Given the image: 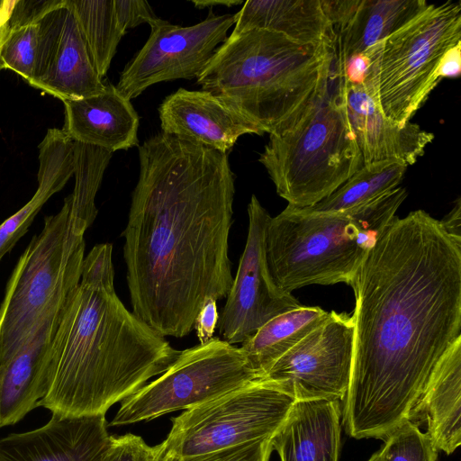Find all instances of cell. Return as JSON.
I'll use <instances>...</instances> for the list:
<instances>
[{
  "label": "cell",
  "mask_w": 461,
  "mask_h": 461,
  "mask_svg": "<svg viewBox=\"0 0 461 461\" xmlns=\"http://www.w3.org/2000/svg\"><path fill=\"white\" fill-rule=\"evenodd\" d=\"M446 232L455 240H461V200L457 198L454 208L439 221Z\"/></svg>",
  "instance_id": "d590c367"
},
{
  "label": "cell",
  "mask_w": 461,
  "mask_h": 461,
  "mask_svg": "<svg viewBox=\"0 0 461 461\" xmlns=\"http://www.w3.org/2000/svg\"><path fill=\"white\" fill-rule=\"evenodd\" d=\"M234 16L235 26L229 37L263 30L301 44H336L321 0H248Z\"/></svg>",
  "instance_id": "603a6c76"
},
{
  "label": "cell",
  "mask_w": 461,
  "mask_h": 461,
  "mask_svg": "<svg viewBox=\"0 0 461 461\" xmlns=\"http://www.w3.org/2000/svg\"><path fill=\"white\" fill-rule=\"evenodd\" d=\"M294 399L258 380L172 419L163 454L182 458L270 438Z\"/></svg>",
  "instance_id": "30bf717a"
},
{
  "label": "cell",
  "mask_w": 461,
  "mask_h": 461,
  "mask_svg": "<svg viewBox=\"0 0 461 461\" xmlns=\"http://www.w3.org/2000/svg\"><path fill=\"white\" fill-rule=\"evenodd\" d=\"M367 461H382L379 451L375 453Z\"/></svg>",
  "instance_id": "f35d334b"
},
{
  "label": "cell",
  "mask_w": 461,
  "mask_h": 461,
  "mask_svg": "<svg viewBox=\"0 0 461 461\" xmlns=\"http://www.w3.org/2000/svg\"><path fill=\"white\" fill-rule=\"evenodd\" d=\"M354 353L343 425L384 439L410 420L429 376L461 340V240L423 210L397 215L350 285Z\"/></svg>",
  "instance_id": "6da1fadb"
},
{
  "label": "cell",
  "mask_w": 461,
  "mask_h": 461,
  "mask_svg": "<svg viewBox=\"0 0 461 461\" xmlns=\"http://www.w3.org/2000/svg\"><path fill=\"white\" fill-rule=\"evenodd\" d=\"M337 75L341 81L346 111L364 165L384 160H399L407 167L414 164L424 154L434 134L416 123H398L387 118L364 84H352Z\"/></svg>",
  "instance_id": "2e32d148"
},
{
  "label": "cell",
  "mask_w": 461,
  "mask_h": 461,
  "mask_svg": "<svg viewBox=\"0 0 461 461\" xmlns=\"http://www.w3.org/2000/svg\"><path fill=\"white\" fill-rule=\"evenodd\" d=\"M113 3L117 21L124 33L142 23L150 26L159 19L147 1L113 0Z\"/></svg>",
  "instance_id": "d6a6232c"
},
{
  "label": "cell",
  "mask_w": 461,
  "mask_h": 461,
  "mask_svg": "<svg viewBox=\"0 0 461 461\" xmlns=\"http://www.w3.org/2000/svg\"><path fill=\"white\" fill-rule=\"evenodd\" d=\"M406 168L399 160L365 164L329 196L311 207L298 209L307 213H326L365 204L398 187Z\"/></svg>",
  "instance_id": "484cf974"
},
{
  "label": "cell",
  "mask_w": 461,
  "mask_h": 461,
  "mask_svg": "<svg viewBox=\"0 0 461 461\" xmlns=\"http://www.w3.org/2000/svg\"><path fill=\"white\" fill-rule=\"evenodd\" d=\"M461 72V42L450 48L443 56L438 75L440 79L456 77Z\"/></svg>",
  "instance_id": "e575fe53"
},
{
  "label": "cell",
  "mask_w": 461,
  "mask_h": 461,
  "mask_svg": "<svg viewBox=\"0 0 461 461\" xmlns=\"http://www.w3.org/2000/svg\"><path fill=\"white\" fill-rule=\"evenodd\" d=\"M336 35V64L365 53L422 14L425 0H321Z\"/></svg>",
  "instance_id": "ac0fdd59"
},
{
  "label": "cell",
  "mask_w": 461,
  "mask_h": 461,
  "mask_svg": "<svg viewBox=\"0 0 461 461\" xmlns=\"http://www.w3.org/2000/svg\"><path fill=\"white\" fill-rule=\"evenodd\" d=\"M16 0H0V51L9 28V21Z\"/></svg>",
  "instance_id": "8d00e7d4"
},
{
  "label": "cell",
  "mask_w": 461,
  "mask_h": 461,
  "mask_svg": "<svg viewBox=\"0 0 461 461\" xmlns=\"http://www.w3.org/2000/svg\"><path fill=\"white\" fill-rule=\"evenodd\" d=\"M162 133L227 153L248 133L262 135L252 122L205 91L179 88L158 107Z\"/></svg>",
  "instance_id": "e0dca14e"
},
{
  "label": "cell",
  "mask_w": 461,
  "mask_h": 461,
  "mask_svg": "<svg viewBox=\"0 0 461 461\" xmlns=\"http://www.w3.org/2000/svg\"><path fill=\"white\" fill-rule=\"evenodd\" d=\"M407 196L396 187L349 210L307 213L287 205L269 218L264 237L269 276L292 294L310 285H351L369 249Z\"/></svg>",
  "instance_id": "5b68a950"
},
{
  "label": "cell",
  "mask_w": 461,
  "mask_h": 461,
  "mask_svg": "<svg viewBox=\"0 0 461 461\" xmlns=\"http://www.w3.org/2000/svg\"><path fill=\"white\" fill-rule=\"evenodd\" d=\"M85 233L67 196L56 214L45 217L42 230L19 258L0 304V365L62 310L79 284Z\"/></svg>",
  "instance_id": "52a82bcc"
},
{
  "label": "cell",
  "mask_w": 461,
  "mask_h": 461,
  "mask_svg": "<svg viewBox=\"0 0 461 461\" xmlns=\"http://www.w3.org/2000/svg\"><path fill=\"white\" fill-rule=\"evenodd\" d=\"M48 0H16L0 51V70L14 71L28 84L34 75L39 18Z\"/></svg>",
  "instance_id": "83f0119b"
},
{
  "label": "cell",
  "mask_w": 461,
  "mask_h": 461,
  "mask_svg": "<svg viewBox=\"0 0 461 461\" xmlns=\"http://www.w3.org/2000/svg\"><path fill=\"white\" fill-rule=\"evenodd\" d=\"M74 145L75 185L68 198L73 217L86 231L97 215L95 195L113 152L75 141Z\"/></svg>",
  "instance_id": "f1b7e54d"
},
{
  "label": "cell",
  "mask_w": 461,
  "mask_h": 461,
  "mask_svg": "<svg viewBox=\"0 0 461 461\" xmlns=\"http://www.w3.org/2000/svg\"><path fill=\"white\" fill-rule=\"evenodd\" d=\"M163 452V443L149 446L134 434L111 436L110 446L103 461H158Z\"/></svg>",
  "instance_id": "1f68e13d"
},
{
  "label": "cell",
  "mask_w": 461,
  "mask_h": 461,
  "mask_svg": "<svg viewBox=\"0 0 461 461\" xmlns=\"http://www.w3.org/2000/svg\"><path fill=\"white\" fill-rule=\"evenodd\" d=\"M179 354L122 303L113 245L97 244L85 256L79 284L62 309L50 348L51 385L39 406L61 416L105 414Z\"/></svg>",
  "instance_id": "3957f363"
},
{
  "label": "cell",
  "mask_w": 461,
  "mask_h": 461,
  "mask_svg": "<svg viewBox=\"0 0 461 461\" xmlns=\"http://www.w3.org/2000/svg\"><path fill=\"white\" fill-rule=\"evenodd\" d=\"M74 141L59 129H49L39 145L38 188L31 200L0 224V260L27 232L43 204L74 175Z\"/></svg>",
  "instance_id": "cb8c5ba5"
},
{
  "label": "cell",
  "mask_w": 461,
  "mask_h": 461,
  "mask_svg": "<svg viewBox=\"0 0 461 461\" xmlns=\"http://www.w3.org/2000/svg\"><path fill=\"white\" fill-rule=\"evenodd\" d=\"M258 380L240 348L213 337L180 351L157 379L122 401L109 425H129L188 410Z\"/></svg>",
  "instance_id": "9c48e42d"
},
{
  "label": "cell",
  "mask_w": 461,
  "mask_h": 461,
  "mask_svg": "<svg viewBox=\"0 0 461 461\" xmlns=\"http://www.w3.org/2000/svg\"><path fill=\"white\" fill-rule=\"evenodd\" d=\"M335 60V43L301 44L253 30L227 37L196 79L202 91L271 134L328 93Z\"/></svg>",
  "instance_id": "277c9868"
},
{
  "label": "cell",
  "mask_w": 461,
  "mask_h": 461,
  "mask_svg": "<svg viewBox=\"0 0 461 461\" xmlns=\"http://www.w3.org/2000/svg\"><path fill=\"white\" fill-rule=\"evenodd\" d=\"M110 442L105 414L52 413L38 429L0 438V461H103Z\"/></svg>",
  "instance_id": "9a60e30c"
},
{
  "label": "cell",
  "mask_w": 461,
  "mask_h": 461,
  "mask_svg": "<svg viewBox=\"0 0 461 461\" xmlns=\"http://www.w3.org/2000/svg\"><path fill=\"white\" fill-rule=\"evenodd\" d=\"M340 414L338 401H294L271 438L280 461H339Z\"/></svg>",
  "instance_id": "44dd1931"
},
{
  "label": "cell",
  "mask_w": 461,
  "mask_h": 461,
  "mask_svg": "<svg viewBox=\"0 0 461 461\" xmlns=\"http://www.w3.org/2000/svg\"><path fill=\"white\" fill-rule=\"evenodd\" d=\"M62 102V131L73 141L112 152L138 145L139 115L111 83L98 95Z\"/></svg>",
  "instance_id": "ffe728a7"
},
{
  "label": "cell",
  "mask_w": 461,
  "mask_h": 461,
  "mask_svg": "<svg viewBox=\"0 0 461 461\" xmlns=\"http://www.w3.org/2000/svg\"><path fill=\"white\" fill-rule=\"evenodd\" d=\"M139 159L122 233L132 312L163 337L182 338L233 282L234 175L227 153L162 132L140 146Z\"/></svg>",
  "instance_id": "7a4b0ae2"
},
{
  "label": "cell",
  "mask_w": 461,
  "mask_h": 461,
  "mask_svg": "<svg viewBox=\"0 0 461 461\" xmlns=\"http://www.w3.org/2000/svg\"><path fill=\"white\" fill-rule=\"evenodd\" d=\"M191 2L198 9L211 8L215 5L231 7L245 3L243 0H192Z\"/></svg>",
  "instance_id": "74e56055"
},
{
  "label": "cell",
  "mask_w": 461,
  "mask_h": 461,
  "mask_svg": "<svg viewBox=\"0 0 461 461\" xmlns=\"http://www.w3.org/2000/svg\"><path fill=\"white\" fill-rule=\"evenodd\" d=\"M328 93L283 131L269 134L258 161L276 193L296 208L321 202L363 166L334 71Z\"/></svg>",
  "instance_id": "8992f818"
},
{
  "label": "cell",
  "mask_w": 461,
  "mask_h": 461,
  "mask_svg": "<svg viewBox=\"0 0 461 461\" xmlns=\"http://www.w3.org/2000/svg\"><path fill=\"white\" fill-rule=\"evenodd\" d=\"M272 450L270 438L182 458L162 453L158 461H269Z\"/></svg>",
  "instance_id": "4dcf8cb0"
},
{
  "label": "cell",
  "mask_w": 461,
  "mask_h": 461,
  "mask_svg": "<svg viewBox=\"0 0 461 461\" xmlns=\"http://www.w3.org/2000/svg\"><path fill=\"white\" fill-rule=\"evenodd\" d=\"M354 316L331 311L328 318L281 357L263 381L295 401H344L354 353Z\"/></svg>",
  "instance_id": "8fae6325"
},
{
  "label": "cell",
  "mask_w": 461,
  "mask_h": 461,
  "mask_svg": "<svg viewBox=\"0 0 461 461\" xmlns=\"http://www.w3.org/2000/svg\"><path fill=\"white\" fill-rule=\"evenodd\" d=\"M248 214L246 245L218 321L220 334L230 345L244 342L271 319L301 305L292 294L278 289L269 276L264 237L270 214L254 194Z\"/></svg>",
  "instance_id": "4fadbf2b"
},
{
  "label": "cell",
  "mask_w": 461,
  "mask_h": 461,
  "mask_svg": "<svg viewBox=\"0 0 461 461\" xmlns=\"http://www.w3.org/2000/svg\"><path fill=\"white\" fill-rule=\"evenodd\" d=\"M461 340L429 376L410 421H426L427 434L438 450L452 454L461 444Z\"/></svg>",
  "instance_id": "7402d4cb"
},
{
  "label": "cell",
  "mask_w": 461,
  "mask_h": 461,
  "mask_svg": "<svg viewBox=\"0 0 461 461\" xmlns=\"http://www.w3.org/2000/svg\"><path fill=\"white\" fill-rule=\"evenodd\" d=\"M461 4L429 6L404 27L370 47L363 82L389 119L410 122L441 80L438 70L445 53L461 42Z\"/></svg>",
  "instance_id": "ba28073f"
},
{
  "label": "cell",
  "mask_w": 461,
  "mask_h": 461,
  "mask_svg": "<svg viewBox=\"0 0 461 461\" xmlns=\"http://www.w3.org/2000/svg\"><path fill=\"white\" fill-rule=\"evenodd\" d=\"M318 306H303L277 315L241 343L250 368L258 380L286 352L319 327L329 316Z\"/></svg>",
  "instance_id": "d4e9b609"
},
{
  "label": "cell",
  "mask_w": 461,
  "mask_h": 461,
  "mask_svg": "<svg viewBox=\"0 0 461 461\" xmlns=\"http://www.w3.org/2000/svg\"><path fill=\"white\" fill-rule=\"evenodd\" d=\"M235 24L234 14L210 15L192 26L158 19L143 47L126 65L116 86L131 100L159 82L196 78Z\"/></svg>",
  "instance_id": "7c38bea8"
},
{
  "label": "cell",
  "mask_w": 461,
  "mask_h": 461,
  "mask_svg": "<svg viewBox=\"0 0 461 461\" xmlns=\"http://www.w3.org/2000/svg\"><path fill=\"white\" fill-rule=\"evenodd\" d=\"M382 461H437L438 449L429 436L408 420L384 438Z\"/></svg>",
  "instance_id": "f546056e"
},
{
  "label": "cell",
  "mask_w": 461,
  "mask_h": 461,
  "mask_svg": "<svg viewBox=\"0 0 461 461\" xmlns=\"http://www.w3.org/2000/svg\"><path fill=\"white\" fill-rule=\"evenodd\" d=\"M72 11L94 65L106 76L117 46L125 34L117 21L113 0H65Z\"/></svg>",
  "instance_id": "4316f807"
},
{
  "label": "cell",
  "mask_w": 461,
  "mask_h": 461,
  "mask_svg": "<svg viewBox=\"0 0 461 461\" xmlns=\"http://www.w3.org/2000/svg\"><path fill=\"white\" fill-rule=\"evenodd\" d=\"M61 312L50 317L11 358L0 365V428L23 420L48 393L51 385L50 348Z\"/></svg>",
  "instance_id": "d6986e66"
},
{
  "label": "cell",
  "mask_w": 461,
  "mask_h": 461,
  "mask_svg": "<svg viewBox=\"0 0 461 461\" xmlns=\"http://www.w3.org/2000/svg\"><path fill=\"white\" fill-rule=\"evenodd\" d=\"M219 313L216 301L209 298L199 310L193 329L195 330L199 344H203L213 338V333L218 325Z\"/></svg>",
  "instance_id": "836d02e7"
},
{
  "label": "cell",
  "mask_w": 461,
  "mask_h": 461,
  "mask_svg": "<svg viewBox=\"0 0 461 461\" xmlns=\"http://www.w3.org/2000/svg\"><path fill=\"white\" fill-rule=\"evenodd\" d=\"M29 85L61 101L95 95L105 89L65 0H48L39 18L34 75Z\"/></svg>",
  "instance_id": "5bb4252c"
}]
</instances>
